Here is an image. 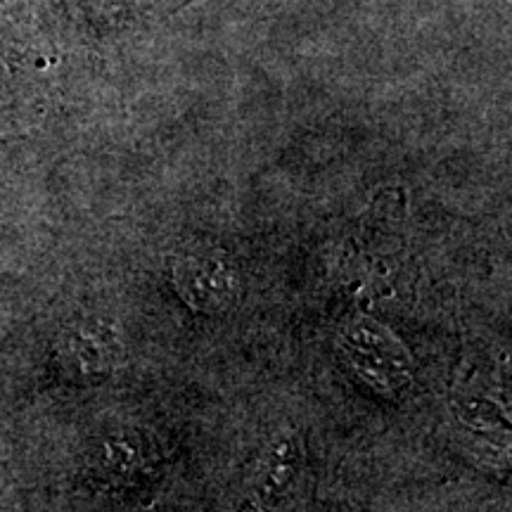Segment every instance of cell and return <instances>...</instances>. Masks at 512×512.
Wrapping results in <instances>:
<instances>
[{"mask_svg":"<svg viewBox=\"0 0 512 512\" xmlns=\"http://www.w3.org/2000/svg\"><path fill=\"white\" fill-rule=\"evenodd\" d=\"M302 467V448L294 434L275 439L256 465L252 482V503L264 510L278 508L292 491Z\"/></svg>","mask_w":512,"mask_h":512,"instance_id":"obj_3","label":"cell"},{"mask_svg":"<svg viewBox=\"0 0 512 512\" xmlns=\"http://www.w3.org/2000/svg\"><path fill=\"white\" fill-rule=\"evenodd\" d=\"M174 278L178 294L197 311H226L240 292L238 271L221 254L185 256L178 261Z\"/></svg>","mask_w":512,"mask_h":512,"instance_id":"obj_2","label":"cell"},{"mask_svg":"<svg viewBox=\"0 0 512 512\" xmlns=\"http://www.w3.org/2000/svg\"><path fill=\"white\" fill-rule=\"evenodd\" d=\"M62 351L81 375H107L121 361L117 332L102 320H88L69 330Z\"/></svg>","mask_w":512,"mask_h":512,"instance_id":"obj_4","label":"cell"},{"mask_svg":"<svg viewBox=\"0 0 512 512\" xmlns=\"http://www.w3.org/2000/svg\"><path fill=\"white\" fill-rule=\"evenodd\" d=\"M105 465L117 475H128L140 465V446L131 439H107L105 441Z\"/></svg>","mask_w":512,"mask_h":512,"instance_id":"obj_5","label":"cell"},{"mask_svg":"<svg viewBox=\"0 0 512 512\" xmlns=\"http://www.w3.org/2000/svg\"><path fill=\"white\" fill-rule=\"evenodd\" d=\"M339 344L356 373L382 392H399L411 382V356L377 320L354 318L339 335Z\"/></svg>","mask_w":512,"mask_h":512,"instance_id":"obj_1","label":"cell"}]
</instances>
